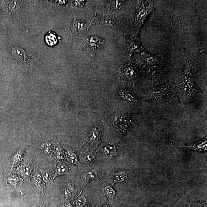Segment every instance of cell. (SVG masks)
<instances>
[{
    "label": "cell",
    "mask_w": 207,
    "mask_h": 207,
    "mask_svg": "<svg viewBox=\"0 0 207 207\" xmlns=\"http://www.w3.org/2000/svg\"><path fill=\"white\" fill-rule=\"evenodd\" d=\"M102 151L105 155L111 157L116 155L117 150L115 146H105Z\"/></svg>",
    "instance_id": "obj_14"
},
{
    "label": "cell",
    "mask_w": 207,
    "mask_h": 207,
    "mask_svg": "<svg viewBox=\"0 0 207 207\" xmlns=\"http://www.w3.org/2000/svg\"><path fill=\"white\" fill-rule=\"evenodd\" d=\"M121 94L122 96L126 100H134V99L133 97L132 96L129 94H128L126 93H122Z\"/></svg>",
    "instance_id": "obj_23"
},
{
    "label": "cell",
    "mask_w": 207,
    "mask_h": 207,
    "mask_svg": "<svg viewBox=\"0 0 207 207\" xmlns=\"http://www.w3.org/2000/svg\"><path fill=\"white\" fill-rule=\"evenodd\" d=\"M100 137V134L99 131L94 129L92 132L89 139V142L93 144L97 145Z\"/></svg>",
    "instance_id": "obj_12"
},
{
    "label": "cell",
    "mask_w": 207,
    "mask_h": 207,
    "mask_svg": "<svg viewBox=\"0 0 207 207\" xmlns=\"http://www.w3.org/2000/svg\"><path fill=\"white\" fill-rule=\"evenodd\" d=\"M10 178V183L12 185L15 186H17L20 182V179L18 177L14 175Z\"/></svg>",
    "instance_id": "obj_21"
},
{
    "label": "cell",
    "mask_w": 207,
    "mask_h": 207,
    "mask_svg": "<svg viewBox=\"0 0 207 207\" xmlns=\"http://www.w3.org/2000/svg\"><path fill=\"white\" fill-rule=\"evenodd\" d=\"M180 147L186 148L197 152H205L207 149V140H201L195 144L187 146H179Z\"/></svg>",
    "instance_id": "obj_2"
},
{
    "label": "cell",
    "mask_w": 207,
    "mask_h": 207,
    "mask_svg": "<svg viewBox=\"0 0 207 207\" xmlns=\"http://www.w3.org/2000/svg\"><path fill=\"white\" fill-rule=\"evenodd\" d=\"M12 54L14 57L18 61L24 62L26 58V54L24 49L18 47H14L12 49Z\"/></svg>",
    "instance_id": "obj_7"
},
{
    "label": "cell",
    "mask_w": 207,
    "mask_h": 207,
    "mask_svg": "<svg viewBox=\"0 0 207 207\" xmlns=\"http://www.w3.org/2000/svg\"><path fill=\"white\" fill-rule=\"evenodd\" d=\"M95 159V156L92 153H88L84 156V160L85 162H93Z\"/></svg>",
    "instance_id": "obj_22"
},
{
    "label": "cell",
    "mask_w": 207,
    "mask_h": 207,
    "mask_svg": "<svg viewBox=\"0 0 207 207\" xmlns=\"http://www.w3.org/2000/svg\"><path fill=\"white\" fill-rule=\"evenodd\" d=\"M68 160L70 163L74 165L79 166L80 164L79 162L76 155L73 152L68 151Z\"/></svg>",
    "instance_id": "obj_16"
},
{
    "label": "cell",
    "mask_w": 207,
    "mask_h": 207,
    "mask_svg": "<svg viewBox=\"0 0 207 207\" xmlns=\"http://www.w3.org/2000/svg\"><path fill=\"white\" fill-rule=\"evenodd\" d=\"M83 2V1H76V4L78 7H83L84 4H80V3H82Z\"/></svg>",
    "instance_id": "obj_24"
},
{
    "label": "cell",
    "mask_w": 207,
    "mask_h": 207,
    "mask_svg": "<svg viewBox=\"0 0 207 207\" xmlns=\"http://www.w3.org/2000/svg\"><path fill=\"white\" fill-rule=\"evenodd\" d=\"M42 174V176L43 181L46 183L48 184L50 182L52 179V176L51 173L49 170H42L38 169Z\"/></svg>",
    "instance_id": "obj_15"
},
{
    "label": "cell",
    "mask_w": 207,
    "mask_h": 207,
    "mask_svg": "<svg viewBox=\"0 0 207 207\" xmlns=\"http://www.w3.org/2000/svg\"><path fill=\"white\" fill-rule=\"evenodd\" d=\"M130 175L129 172L126 171H117L114 175L112 178V185L117 183H121L125 181Z\"/></svg>",
    "instance_id": "obj_4"
},
{
    "label": "cell",
    "mask_w": 207,
    "mask_h": 207,
    "mask_svg": "<svg viewBox=\"0 0 207 207\" xmlns=\"http://www.w3.org/2000/svg\"><path fill=\"white\" fill-rule=\"evenodd\" d=\"M64 190H65V194H71L74 192L75 187L72 183H68L65 186Z\"/></svg>",
    "instance_id": "obj_19"
},
{
    "label": "cell",
    "mask_w": 207,
    "mask_h": 207,
    "mask_svg": "<svg viewBox=\"0 0 207 207\" xmlns=\"http://www.w3.org/2000/svg\"><path fill=\"white\" fill-rule=\"evenodd\" d=\"M23 154V152L20 151L17 152V153L14 155V157H13V163L12 164L10 171H11L13 168L15 167L19 164L20 162H21L22 160Z\"/></svg>",
    "instance_id": "obj_13"
},
{
    "label": "cell",
    "mask_w": 207,
    "mask_h": 207,
    "mask_svg": "<svg viewBox=\"0 0 207 207\" xmlns=\"http://www.w3.org/2000/svg\"><path fill=\"white\" fill-rule=\"evenodd\" d=\"M87 49L92 56L94 55L97 51L105 43V41L96 37L91 36L84 40Z\"/></svg>",
    "instance_id": "obj_1"
},
{
    "label": "cell",
    "mask_w": 207,
    "mask_h": 207,
    "mask_svg": "<svg viewBox=\"0 0 207 207\" xmlns=\"http://www.w3.org/2000/svg\"><path fill=\"white\" fill-rule=\"evenodd\" d=\"M104 192L109 198H112L116 194L114 190L110 186H107L103 189Z\"/></svg>",
    "instance_id": "obj_17"
},
{
    "label": "cell",
    "mask_w": 207,
    "mask_h": 207,
    "mask_svg": "<svg viewBox=\"0 0 207 207\" xmlns=\"http://www.w3.org/2000/svg\"><path fill=\"white\" fill-rule=\"evenodd\" d=\"M41 149L43 153L45 154H49L51 151L50 144L48 142H46L42 144L41 146Z\"/></svg>",
    "instance_id": "obj_18"
},
{
    "label": "cell",
    "mask_w": 207,
    "mask_h": 207,
    "mask_svg": "<svg viewBox=\"0 0 207 207\" xmlns=\"http://www.w3.org/2000/svg\"><path fill=\"white\" fill-rule=\"evenodd\" d=\"M54 154H55L56 158L58 160L63 159L64 158L63 153L59 148H56V149L55 151H54Z\"/></svg>",
    "instance_id": "obj_20"
},
{
    "label": "cell",
    "mask_w": 207,
    "mask_h": 207,
    "mask_svg": "<svg viewBox=\"0 0 207 207\" xmlns=\"http://www.w3.org/2000/svg\"><path fill=\"white\" fill-rule=\"evenodd\" d=\"M55 171V174L54 179L59 175H66L68 174V168L65 164L59 163L56 166Z\"/></svg>",
    "instance_id": "obj_9"
},
{
    "label": "cell",
    "mask_w": 207,
    "mask_h": 207,
    "mask_svg": "<svg viewBox=\"0 0 207 207\" xmlns=\"http://www.w3.org/2000/svg\"><path fill=\"white\" fill-rule=\"evenodd\" d=\"M46 42L49 46L55 45L58 41V39L55 33L52 31H49L45 37Z\"/></svg>",
    "instance_id": "obj_10"
},
{
    "label": "cell",
    "mask_w": 207,
    "mask_h": 207,
    "mask_svg": "<svg viewBox=\"0 0 207 207\" xmlns=\"http://www.w3.org/2000/svg\"><path fill=\"white\" fill-rule=\"evenodd\" d=\"M150 4L149 5L146 7V8L141 9V10H140V11L139 12V14H138L137 16V21L135 22L136 23H138V25H140V26L142 25L145 19L147 18L148 15L149 14L150 12L151 11V9H152V8H151L152 6Z\"/></svg>",
    "instance_id": "obj_5"
},
{
    "label": "cell",
    "mask_w": 207,
    "mask_h": 207,
    "mask_svg": "<svg viewBox=\"0 0 207 207\" xmlns=\"http://www.w3.org/2000/svg\"><path fill=\"white\" fill-rule=\"evenodd\" d=\"M82 179L85 182H87L91 180H97L99 181L97 173L94 171H88L82 175Z\"/></svg>",
    "instance_id": "obj_11"
},
{
    "label": "cell",
    "mask_w": 207,
    "mask_h": 207,
    "mask_svg": "<svg viewBox=\"0 0 207 207\" xmlns=\"http://www.w3.org/2000/svg\"><path fill=\"white\" fill-rule=\"evenodd\" d=\"M19 171L23 177L30 182L32 173V169L30 165L26 164H22L19 169Z\"/></svg>",
    "instance_id": "obj_8"
},
{
    "label": "cell",
    "mask_w": 207,
    "mask_h": 207,
    "mask_svg": "<svg viewBox=\"0 0 207 207\" xmlns=\"http://www.w3.org/2000/svg\"><path fill=\"white\" fill-rule=\"evenodd\" d=\"M128 39L127 45L130 51L131 52L138 51L140 49L141 44L137 38H130Z\"/></svg>",
    "instance_id": "obj_6"
},
{
    "label": "cell",
    "mask_w": 207,
    "mask_h": 207,
    "mask_svg": "<svg viewBox=\"0 0 207 207\" xmlns=\"http://www.w3.org/2000/svg\"><path fill=\"white\" fill-rule=\"evenodd\" d=\"M33 178L34 183L36 187L39 190L43 192V189L45 188V185L39 171H34Z\"/></svg>",
    "instance_id": "obj_3"
}]
</instances>
